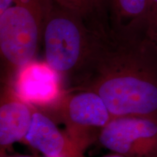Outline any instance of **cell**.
<instances>
[{
  "instance_id": "1",
  "label": "cell",
  "mask_w": 157,
  "mask_h": 157,
  "mask_svg": "<svg viewBox=\"0 0 157 157\" xmlns=\"http://www.w3.org/2000/svg\"><path fill=\"white\" fill-rule=\"evenodd\" d=\"M69 90L93 92L113 118L157 117V44L103 29L93 53L70 78Z\"/></svg>"
},
{
  "instance_id": "7",
  "label": "cell",
  "mask_w": 157,
  "mask_h": 157,
  "mask_svg": "<svg viewBox=\"0 0 157 157\" xmlns=\"http://www.w3.org/2000/svg\"><path fill=\"white\" fill-rule=\"evenodd\" d=\"M23 143L46 157H83L85 151L66 131L63 132L57 127L50 116L36 107Z\"/></svg>"
},
{
  "instance_id": "15",
  "label": "cell",
  "mask_w": 157,
  "mask_h": 157,
  "mask_svg": "<svg viewBox=\"0 0 157 157\" xmlns=\"http://www.w3.org/2000/svg\"><path fill=\"white\" fill-rule=\"evenodd\" d=\"M1 157H34L32 156H28V155H17V156H7V155H4Z\"/></svg>"
},
{
  "instance_id": "9",
  "label": "cell",
  "mask_w": 157,
  "mask_h": 157,
  "mask_svg": "<svg viewBox=\"0 0 157 157\" xmlns=\"http://www.w3.org/2000/svg\"><path fill=\"white\" fill-rule=\"evenodd\" d=\"M110 23L113 34L126 37H146L151 22V0H109Z\"/></svg>"
},
{
  "instance_id": "5",
  "label": "cell",
  "mask_w": 157,
  "mask_h": 157,
  "mask_svg": "<svg viewBox=\"0 0 157 157\" xmlns=\"http://www.w3.org/2000/svg\"><path fill=\"white\" fill-rule=\"evenodd\" d=\"M101 146L126 157H157V117L113 118L98 137Z\"/></svg>"
},
{
  "instance_id": "14",
  "label": "cell",
  "mask_w": 157,
  "mask_h": 157,
  "mask_svg": "<svg viewBox=\"0 0 157 157\" xmlns=\"http://www.w3.org/2000/svg\"><path fill=\"white\" fill-rule=\"evenodd\" d=\"M83 157H85V156H84ZM102 157H126V156H123V155H121V154H117V153H113V154H111L105 155V156H102Z\"/></svg>"
},
{
  "instance_id": "12",
  "label": "cell",
  "mask_w": 157,
  "mask_h": 157,
  "mask_svg": "<svg viewBox=\"0 0 157 157\" xmlns=\"http://www.w3.org/2000/svg\"><path fill=\"white\" fill-rule=\"evenodd\" d=\"M96 7H97V15L99 21L105 26H107L105 22L106 17V9L109 7V0H95Z\"/></svg>"
},
{
  "instance_id": "2",
  "label": "cell",
  "mask_w": 157,
  "mask_h": 157,
  "mask_svg": "<svg viewBox=\"0 0 157 157\" xmlns=\"http://www.w3.org/2000/svg\"><path fill=\"white\" fill-rule=\"evenodd\" d=\"M102 28L97 22L50 6L42 29L45 61L61 77L70 78L91 56Z\"/></svg>"
},
{
  "instance_id": "16",
  "label": "cell",
  "mask_w": 157,
  "mask_h": 157,
  "mask_svg": "<svg viewBox=\"0 0 157 157\" xmlns=\"http://www.w3.org/2000/svg\"><path fill=\"white\" fill-rule=\"evenodd\" d=\"M44 157H46V156H44Z\"/></svg>"
},
{
  "instance_id": "11",
  "label": "cell",
  "mask_w": 157,
  "mask_h": 157,
  "mask_svg": "<svg viewBox=\"0 0 157 157\" xmlns=\"http://www.w3.org/2000/svg\"><path fill=\"white\" fill-rule=\"evenodd\" d=\"M151 22L148 33V39L157 44V0H151Z\"/></svg>"
},
{
  "instance_id": "13",
  "label": "cell",
  "mask_w": 157,
  "mask_h": 157,
  "mask_svg": "<svg viewBox=\"0 0 157 157\" xmlns=\"http://www.w3.org/2000/svg\"><path fill=\"white\" fill-rule=\"evenodd\" d=\"M14 4V0H0V13L9 8Z\"/></svg>"
},
{
  "instance_id": "4",
  "label": "cell",
  "mask_w": 157,
  "mask_h": 157,
  "mask_svg": "<svg viewBox=\"0 0 157 157\" xmlns=\"http://www.w3.org/2000/svg\"><path fill=\"white\" fill-rule=\"evenodd\" d=\"M54 108L69 136L84 150L113 119L103 99L86 90L65 92Z\"/></svg>"
},
{
  "instance_id": "10",
  "label": "cell",
  "mask_w": 157,
  "mask_h": 157,
  "mask_svg": "<svg viewBox=\"0 0 157 157\" xmlns=\"http://www.w3.org/2000/svg\"><path fill=\"white\" fill-rule=\"evenodd\" d=\"M47 10L50 6L55 5L65 10L69 11L92 22H99L93 17L97 15L95 0H44Z\"/></svg>"
},
{
  "instance_id": "8",
  "label": "cell",
  "mask_w": 157,
  "mask_h": 157,
  "mask_svg": "<svg viewBox=\"0 0 157 157\" xmlns=\"http://www.w3.org/2000/svg\"><path fill=\"white\" fill-rule=\"evenodd\" d=\"M35 106L23 101L13 85L2 84L0 95V152L23 142L30 128Z\"/></svg>"
},
{
  "instance_id": "6",
  "label": "cell",
  "mask_w": 157,
  "mask_h": 157,
  "mask_svg": "<svg viewBox=\"0 0 157 157\" xmlns=\"http://www.w3.org/2000/svg\"><path fill=\"white\" fill-rule=\"evenodd\" d=\"M13 87L21 99L36 108L54 107L66 92L61 76L46 61L36 60L19 71Z\"/></svg>"
},
{
  "instance_id": "3",
  "label": "cell",
  "mask_w": 157,
  "mask_h": 157,
  "mask_svg": "<svg viewBox=\"0 0 157 157\" xmlns=\"http://www.w3.org/2000/svg\"><path fill=\"white\" fill-rule=\"evenodd\" d=\"M44 16V12L15 4L0 13L2 84L13 85L19 71L35 60Z\"/></svg>"
}]
</instances>
